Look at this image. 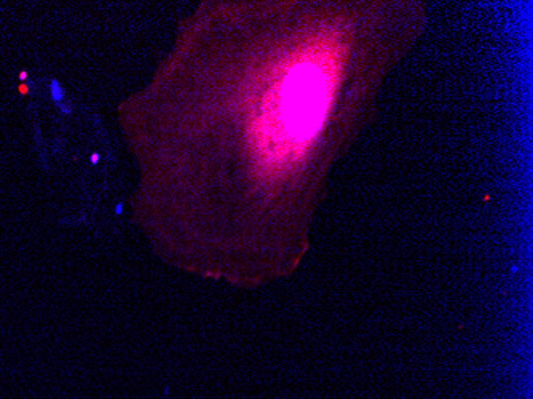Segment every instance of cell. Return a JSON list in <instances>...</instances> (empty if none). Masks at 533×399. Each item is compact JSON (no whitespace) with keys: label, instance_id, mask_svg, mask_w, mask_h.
<instances>
[{"label":"cell","instance_id":"obj_1","mask_svg":"<svg viewBox=\"0 0 533 399\" xmlns=\"http://www.w3.org/2000/svg\"><path fill=\"white\" fill-rule=\"evenodd\" d=\"M331 69L321 63H299L278 85L265 130V137L276 155L302 151L312 141L326 117L331 103Z\"/></svg>","mask_w":533,"mask_h":399}]
</instances>
